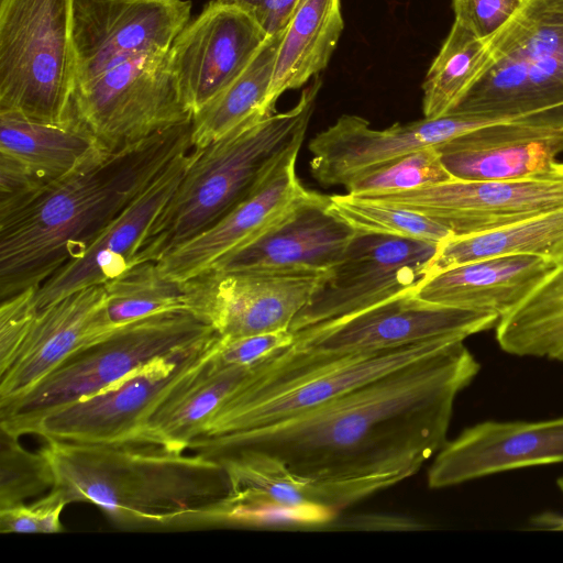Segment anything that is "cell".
<instances>
[{
	"mask_svg": "<svg viewBox=\"0 0 563 563\" xmlns=\"http://www.w3.org/2000/svg\"><path fill=\"white\" fill-rule=\"evenodd\" d=\"M330 209L357 232L440 243L452 232L421 213L354 196H330Z\"/></svg>",
	"mask_w": 563,
	"mask_h": 563,
	"instance_id": "cell-34",
	"label": "cell"
},
{
	"mask_svg": "<svg viewBox=\"0 0 563 563\" xmlns=\"http://www.w3.org/2000/svg\"><path fill=\"white\" fill-rule=\"evenodd\" d=\"M356 234L330 209V196L307 190L276 223L210 269L328 274Z\"/></svg>",
	"mask_w": 563,
	"mask_h": 563,
	"instance_id": "cell-19",
	"label": "cell"
},
{
	"mask_svg": "<svg viewBox=\"0 0 563 563\" xmlns=\"http://www.w3.org/2000/svg\"><path fill=\"white\" fill-rule=\"evenodd\" d=\"M0 431V509H5L52 489L54 476L40 450L31 452L19 438Z\"/></svg>",
	"mask_w": 563,
	"mask_h": 563,
	"instance_id": "cell-36",
	"label": "cell"
},
{
	"mask_svg": "<svg viewBox=\"0 0 563 563\" xmlns=\"http://www.w3.org/2000/svg\"><path fill=\"white\" fill-rule=\"evenodd\" d=\"M479 371L464 341L453 342L325 402L196 453L218 459L247 452L311 481L397 484L448 441L455 400Z\"/></svg>",
	"mask_w": 563,
	"mask_h": 563,
	"instance_id": "cell-1",
	"label": "cell"
},
{
	"mask_svg": "<svg viewBox=\"0 0 563 563\" xmlns=\"http://www.w3.org/2000/svg\"><path fill=\"white\" fill-rule=\"evenodd\" d=\"M487 56L486 41L453 22L422 82L423 118L450 113L481 73Z\"/></svg>",
	"mask_w": 563,
	"mask_h": 563,
	"instance_id": "cell-33",
	"label": "cell"
},
{
	"mask_svg": "<svg viewBox=\"0 0 563 563\" xmlns=\"http://www.w3.org/2000/svg\"><path fill=\"white\" fill-rule=\"evenodd\" d=\"M70 119L108 151L190 121L167 54L125 60L74 89Z\"/></svg>",
	"mask_w": 563,
	"mask_h": 563,
	"instance_id": "cell-9",
	"label": "cell"
},
{
	"mask_svg": "<svg viewBox=\"0 0 563 563\" xmlns=\"http://www.w3.org/2000/svg\"><path fill=\"white\" fill-rule=\"evenodd\" d=\"M496 341L507 354L563 362V260L496 327Z\"/></svg>",
	"mask_w": 563,
	"mask_h": 563,
	"instance_id": "cell-31",
	"label": "cell"
},
{
	"mask_svg": "<svg viewBox=\"0 0 563 563\" xmlns=\"http://www.w3.org/2000/svg\"><path fill=\"white\" fill-rule=\"evenodd\" d=\"M522 0H451L454 22L488 40L515 15Z\"/></svg>",
	"mask_w": 563,
	"mask_h": 563,
	"instance_id": "cell-39",
	"label": "cell"
},
{
	"mask_svg": "<svg viewBox=\"0 0 563 563\" xmlns=\"http://www.w3.org/2000/svg\"><path fill=\"white\" fill-rule=\"evenodd\" d=\"M462 340L439 338L354 353L305 350L292 343L258 364L218 406L188 450L258 429L307 410Z\"/></svg>",
	"mask_w": 563,
	"mask_h": 563,
	"instance_id": "cell-5",
	"label": "cell"
},
{
	"mask_svg": "<svg viewBox=\"0 0 563 563\" xmlns=\"http://www.w3.org/2000/svg\"><path fill=\"white\" fill-rule=\"evenodd\" d=\"M106 318L110 328H119L148 316L167 311H188L186 280L165 276L156 262H143L103 284Z\"/></svg>",
	"mask_w": 563,
	"mask_h": 563,
	"instance_id": "cell-32",
	"label": "cell"
},
{
	"mask_svg": "<svg viewBox=\"0 0 563 563\" xmlns=\"http://www.w3.org/2000/svg\"><path fill=\"white\" fill-rule=\"evenodd\" d=\"M295 335L289 330L234 339L220 336L216 354L225 365L254 366L277 351L289 346Z\"/></svg>",
	"mask_w": 563,
	"mask_h": 563,
	"instance_id": "cell-40",
	"label": "cell"
},
{
	"mask_svg": "<svg viewBox=\"0 0 563 563\" xmlns=\"http://www.w3.org/2000/svg\"><path fill=\"white\" fill-rule=\"evenodd\" d=\"M38 287L24 289L7 299L0 306V373L14 361L38 309L35 292Z\"/></svg>",
	"mask_w": 563,
	"mask_h": 563,
	"instance_id": "cell-37",
	"label": "cell"
},
{
	"mask_svg": "<svg viewBox=\"0 0 563 563\" xmlns=\"http://www.w3.org/2000/svg\"><path fill=\"white\" fill-rule=\"evenodd\" d=\"M437 150L452 179H512L550 169L563 152V132L489 121Z\"/></svg>",
	"mask_w": 563,
	"mask_h": 563,
	"instance_id": "cell-23",
	"label": "cell"
},
{
	"mask_svg": "<svg viewBox=\"0 0 563 563\" xmlns=\"http://www.w3.org/2000/svg\"><path fill=\"white\" fill-rule=\"evenodd\" d=\"M508 254H532L560 263L563 260V209L484 233L450 236L439 243L429 275L467 262Z\"/></svg>",
	"mask_w": 563,
	"mask_h": 563,
	"instance_id": "cell-30",
	"label": "cell"
},
{
	"mask_svg": "<svg viewBox=\"0 0 563 563\" xmlns=\"http://www.w3.org/2000/svg\"><path fill=\"white\" fill-rule=\"evenodd\" d=\"M190 121L81 166L0 211V298L40 287L81 255L180 153L192 147Z\"/></svg>",
	"mask_w": 563,
	"mask_h": 563,
	"instance_id": "cell-2",
	"label": "cell"
},
{
	"mask_svg": "<svg viewBox=\"0 0 563 563\" xmlns=\"http://www.w3.org/2000/svg\"><path fill=\"white\" fill-rule=\"evenodd\" d=\"M437 147H427L374 166L344 187L354 196H374L411 190L451 180Z\"/></svg>",
	"mask_w": 563,
	"mask_h": 563,
	"instance_id": "cell-35",
	"label": "cell"
},
{
	"mask_svg": "<svg viewBox=\"0 0 563 563\" xmlns=\"http://www.w3.org/2000/svg\"><path fill=\"white\" fill-rule=\"evenodd\" d=\"M283 33L268 36L243 73L194 113V148H203L249 121L275 113L268 95Z\"/></svg>",
	"mask_w": 563,
	"mask_h": 563,
	"instance_id": "cell-29",
	"label": "cell"
},
{
	"mask_svg": "<svg viewBox=\"0 0 563 563\" xmlns=\"http://www.w3.org/2000/svg\"><path fill=\"white\" fill-rule=\"evenodd\" d=\"M219 334L168 389L148 417L137 442L186 451L218 406L253 366L225 365L216 354Z\"/></svg>",
	"mask_w": 563,
	"mask_h": 563,
	"instance_id": "cell-25",
	"label": "cell"
},
{
	"mask_svg": "<svg viewBox=\"0 0 563 563\" xmlns=\"http://www.w3.org/2000/svg\"><path fill=\"white\" fill-rule=\"evenodd\" d=\"M556 485L563 494V476L556 479ZM536 529L563 531V515L552 511H545L531 519Z\"/></svg>",
	"mask_w": 563,
	"mask_h": 563,
	"instance_id": "cell-42",
	"label": "cell"
},
{
	"mask_svg": "<svg viewBox=\"0 0 563 563\" xmlns=\"http://www.w3.org/2000/svg\"><path fill=\"white\" fill-rule=\"evenodd\" d=\"M104 307L103 285H97L38 309L14 361L0 373V406L30 391L77 350L112 334Z\"/></svg>",
	"mask_w": 563,
	"mask_h": 563,
	"instance_id": "cell-21",
	"label": "cell"
},
{
	"mask_svg": "<svg viewBox=\"0 0 563 563\" xmlns=\"http://www.w3.org/2000/svg\"><path fill=\"white\" fill-rule=\"evenodd\" d=\"M439 243L357 232L289 331L332 321L416 291L428 277Z\"/></svg>",
	"mask_w": 563,
	"mask_h": 563,
	"instance_id": "cell-10",
	"label": "cell"
},
{
	"mask_svg": "<svg viewBox=\"0 0 563 563\" xmlns=\"http://www.w3.org/2000/svg\"><path fill=\"white\" fill-rule=\"evenodd\" d=\"M102 148L73 119L56 123L0 112V155L20 163L45 185L71 173Z\"/></svg>",
	"mask_w": 563,
	"mask_h": 563,
	"instance_id": "cell-27",
	"label": "cell"
},
{
	"mask_svg": "<svg viewBox=\"0 0 563 563\" xmlns=\"http://www.w3.org/2000/svg\"><path fill=\"white\" fill-rule=\"evenodd\" d=\"M217 331L188 311H167L128 323L77 350L36 386L0 406V430L31 434L47 412L93 395L155 358L211 339Z\"/></svg>",
	"mask_w": 563,
	"mask_h": 563,
	"instance_id": "cell-7",
	"label": "cell"
},
{
	"mask_svg": "<svg viewBox=\"0 0 563 563\" xmlns=\"http://www.w3.org/2000/svg\"><path fill=\"white\" fill-rule=\"evenodd\" d=\"M494 313L441 306L409 291L294 333L297 347L325 353L384 350L439 338L465 341L496 327Z\"/></svg>",
	"mask_w": 563,
	"mask_h": 563,
	"instance_id": "cell-14",
	"label": "cell"
},
{
	"mask_svg": "<svg viewBox=\"0 0 563 563\" xmlns=\"http://www.w3.org/2000/svg\"><path fill=\"white\" fill-rule=\"evenodd\" d=\"M328 274L209 269L186 280L190 312L228 339L289 330Z\"/></svg>",
	"mask_w": 563,
	"mask_h": 563,
	"instance_id": "cell-15",
	"label": "cell"
},
{
	"mask_svg": "<svg viewBox=\"0 0 563 563\" xmlns=\"http://www.w3.org/2000/svg\"><path fill=\"white\" fill-rule=\"evenodd\" d=\"M532 254L485 257L430 274L418 287L422 300L484 311L499 319L522 302L555 268Z\"/></svg>",
	"mask_w": 563,
	"mask_h": 563,
	"instance_id": "cell-24",
	"label": "cell"
},
{
	"mask_svg": "<svg viewBox=\"0 0 563 563\" xmlns=\"http://www.w3.org/2000/svg\"><path fill=\"white\" fill-rule=\"evenodd\" d=\"M358 197L421 213L448 228L453 236L473 235L563 209V162L520 178L451 179L406 191Z\"/></svg>",
	"mask_w": 563,
	"mask_h": 563,
	"instance_id": "cell-11",
	"label": "cell"
},
{
	"mask_svg": "<svg viewBox=\"0 0 563 563\" xmlns=\"http://www.w3.org/2000/svg\"><path fill=\"white\" fill-rule=\"evenodd\" d=\"M450 113L563 132V0H522Z\"/></svg>",
	"mask_w": 563,
	"mask_h": 563,
	"instance_id": "cell-6",
	"label": "cell"
},
{
	"mask_svg": "<svg viewBox=\"0 0 563 563\" xmlns=\"http://www.w3.org/2000/svg\"><path fill=\"white\" fill-rule=\"evenodd\" d=\"M297 157L286 158L221 220L156 262L159 271L175 280L191 279L276 223L308 190L297 176Z\"/></svg>",
	"mask_w": 563,
	"mask_h": 563,
	"instance_id": "cell-22",
	"label": "cell"
},
{
	"mask_svg": "<svg viewBox=\"0 0 563 563\" xmlns=\"http://www.w3.org/2000/svg\"><path fill=\"white\" fill-rule=\"evenodd\" d=\"M217 335L155 358L109 387L47 412L31 434L46 441L137 442L155 407Z\"/></svg>",
	"mask_w": 563,
	"mask_h": 563,
	"instance_id": "cell-12",
	"label": "cell"
},
{
	"mask_svg": "<svg viewBox=\"0 0 563 563\" xmlns=\"http://www.w3.org/2000/svg\"><path fill=\"white\" fill-rule=\"evenodd\" d=\"M52 489L67 504L89 503L130 527L219 525L233 490L214 457L143 442L46 441Z\"/></svg>",
	"mask_w": 563,
	"mask_h": 563,
	"instance_id": "cell-3",
	"label": "cell"
},
{
	"mask_svg": "<svg viewBox=\"0 0 563 563\" xmlns=\"http://www.w3.org/2000/svg\"><path fill=\"white\" fill-rule=\"evenodd\" d=\"M73 0H0V112L69 120Z\"/></svg>",
	"mask_w": 563,
	"mask_h": 563,
	"instance_id": "cell-8",
	"label": "cell"
},
{
	"mask_svg": "<svg viewBox=\"0 0 563 563\" xmlns=\"http://www.w3.org/2000/svg\"><path fill=\"white\" fill-rule=\"evenodd\" d=\"M231 482L230 501L271 504L290 508H323L338 512L394 485L382 478L319 482L289 474L247 452L219 456Z\"/></svg>",
	"mask_w": 563,
	"mask_h": 563,
	"instance_id": "cell-26",
	"label": "cell"
},
{
	"mask_svg": "<svg viewBox=\"0 0 563 563\" xmlns=\"http://www.w3.org/2000/svg\"><path fill=\"white\" fill-rule=\"evenodd\" d=\"M67 503L62 495L48 494L31 504L0 509L1 533H56L63 531L60 516Z\"/></svg>",
	"mask_w": 563,
	"mask_h": 563,
	"instance_id": "cell-38",
	"label": "cell"
},
{
	"mask_svg": "<svg viewBox=\"0 0 563 563\" xmlns=\"http://www.w3.org/2000/svg\"><path fill=\"white\" fill-rule=\"evenodd\" d=\"M233 3L247 11L268 35L285 31L300 0H214Z\"/></svg>",
	"mask_w": 563,
	"mask_h": 563,
	"instance_id": "cell-41",
	"label": "cell"
},
{
	"mask_svg": "<svg viewBox=\"0 0 563 563\" xmlns=\"http://www.w3.org/2000/svg\"><path fill=\"white\" fill-rule=\"evenodd\" d=\"M268 36L247 11L214 0L187 23L168 58L192 115L243 73Z\"/></svg>",
	"mask_w": 563,
	"mask_h": 563,
	"instance_id": "cell-16",
	"label": "cell"
},
{
	"mask_svg": "<svg viewBox=\"0 0 563 563\" xmlns=\"http://www.w3.org/2000/svg\"><path fill=\"white\" fill-rule=\"evenodd\" d=\"M192 157L194 147L176 156L81 255L44 282L35 292L36 308L103 285L130 268L142 240L170 200Z\"/></svg>",
	"mask_w": 563,
	"mask_h": 563,
	"instance_id": "cell-20",
	"label": "cell"
},
{
	"mask_svg": "<svg viewBox=\"0 0 563 563\" xmlns=\"http://www.w3.org/2000/svg\"><path fill=\"white\" fill-rule=\"evenodd\" d=\"M489 122L448 113L439 118L373 129L354 114H343L309 143L311 175L324 186H345L363 172L399 156L437 147Z\"/></svg>",
	"mask_w": 563,
	"mask_h": 563,
	"instance_id": "cell-17",
	"label": "cell"
},
{
	"mask_svg": "<svg viewBox=\"0 0 563 563\" xmlns=\"http://www.w3.org/2000/svg\"><path fill=\"white\" fill-rule=\"evenodd\" d=\"M190 0H73L75 87L131 58L167 54Z\"/></svg>",
	"mask_w": 563,
	"mask_h": 563,
	"instance_id": "cell-13",
	"label": "cell"
},
{
	"mask_svg": "<svg viewBox=\"0 0 563 563\" xmlns=\"http://www.w3.org/2000/svg\"><path fill=\"white\" fill-rule=\"evenodd\" d=\"M344 22L341 0H300L280 41L268 104L306 85L324 70L334 53Z\"/></svg>",
	"mask_w": 563,
	"mask_h": 563,
	"instance_id": "cell-28",
	"label": "cell"
},
{
	"mask_svg": "<svg viewBox=\"0 0 563 563\" xmlns=\"http://www.w3.org/2000/svg\"><path fill=\"white\" fill-rule=\"evenodd\" d=\"M563 463V416L538 421L486 420L448 440L427 483L441 489L503 472Z\"/></svg>",
	"mask_w": 563,
	"mask_h": 563,
	"instance_id": "cell-18",
	"label": "cell"
},
{
	"mask_svg": "<svg viewBox=\"0 0 563 563\" xmlns=\"http://www.w3.org/2000/svg\"><path fill=\"white\" fill-rule=\"evenodd\" d=\"M321 85L318 75L291 109L249 121L208 146L194 148L190 165L131 267L158 262L212 227L299 153Z\"/></svg>",
	"mask_w": 563,
	"mask_h": 563,
	"instance_id": "cell-4",
	"label": "cell"
}]
</instances>
